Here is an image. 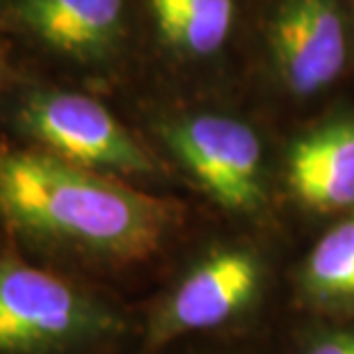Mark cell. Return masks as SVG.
I'll return each instance as SVG.
<instances>
[{
	"instance_id": "cell-13",
	"label": "cell",
	"mask_w": 354,
	"mask_h": 354,
	"mask_svg": "<svg viewBox=\"0 0 354 354\" xmlns=\"http://www.w3.org/2000/svg\"><path fill=\"white\" fill-rule=\"evenodd\" d=\"M350 7H352V17H354V0H350Z\"/></svg>"
},
{
	"instance_id": "cell-7",
	"label": "cell",
	"mask_w": 354,
	"mask_h": 354,
	"mask_svg": "<svg viewBox=\"0 0 354 354\" xmlns=\"http://www.w3.org/2000/svg\"><path fill=\"white\" fill-rule=\"evenodd\" d=\"M263 283V261L250 247H220L197 261L156 306L145 334L153 352L185 334L227 325L250 306Z\"/></svg>"
},
{
	"instance_id": "cell-4",
	"label": "cell",
	"mask_w": 354,
	"mask_h": 354,
	"mask_svg": "<svg viewBox=\"0 0 354 354\" xmlns=\"http://www.w3.org/2000/svg\"><path fill=\"white\" fill-rule=\"evenodd\" d=\"M250 37L270 82L295 103L329 94L354 66L350 0H256Z\"/></svg>"
},
{
	"instance_id": "cell-11",
	"label": "cell",
	"mask_w": 354,
	"mask_h": 354,
	"mask_svg": "<svg viewBox=\"0 0 354 354\" xmlns=\"http://www.w3.org/2000/svg\"><path fill=\"white\" fill-rule=\"evenodd\" d=\"M304 354H354V327L318 334L306 345Z\"/></svg>"
},
{
	"instance_id": "cell-10",
	"label": "cell",
	"mask_w": 354,
	"mask_h": 354,
	"mask_svg": "<svg viewBox=\"0 0 354 354\" xmlns=\"http://www.w3.org/2000/svg\"><path fill=\"white\" fill-rule=\"evenodd\" d=\"M302 290L315 304H354V210L338 220L308 252Z\"/></svg>"
},
{
	"instance_id": "cell-12",
	"label": "cell",
	"mask_w": 354,
	"mask_h": 354,
	"mask_svg": "<svg viewBox=\"0 0 354 354\" xmlns=\"http://www.w3.org/2000/svg\"><path fill=\"white\" fill-rule=\"evenodd\" d=\"M3 41V37H0ZM7 80H10V71H7V59H5V50H3V44H0V96L7 89Z\"/></svg>"
},
{
	"instance_id": "cell-6",
	"label": "cell",
	"mask_w": 354,
	"mask_h": 354,
	"mask_svg": "<svg viewBox=\"0 0 354 354\" xmlns=\"http://www.w3.org/2000/svg\"><path fill=\"white\" fill-rule=\"evenodd\" d=\"M119 331L122 318L64 277L0 263V354H59Z\"/></svg>"
},
{
	"instance_id": "cell-8",
	"label": "cell",
	"mask_w": 354,
	"mask_h": 354,
	"mask_svg": "<svg viewBox=\"0 0 354 354\" xmlns=\"http://www.w3.org/2000/svg\"><path fill=\"white\" fill-rule=\"evenodd\" d=\"M256 0H138L140 37L165 64L210 71L252 35Z\"/></svg>"
},
{
	"instance_id": "cell-5",
	"label": "cell",
	"mask_w": 354,
	"mask_h": 354,
	"mask_svg": "<svg viewBox=\"0 0 354 354\" xmlns=\"http://www.w3.org/2000/svg\"><path fill=\"white\" fill-rule=\"evenodd\" d=\"M0 37L105 78L142 46L138 0H0Z\"/></svg>"
},
{
	"instance_id": "cell-9",
	"label": "cell",
	"mask_w": 354,
	"mask_h": 354,
	"mask_svg": "<svg viewBox=\"0 0 354 354\" xmlns=\"http://www.w3.org/2000/svg\"><path fill=\"white\" fill-rule=\"evenodd\" d=\"M283 174L290 194L306 208H354V110L331 112L297 133L286 149Z\"/></svg>"
},
{
	"instance_id": "cell-3",
	"label": "cell",
	"mask_w": 354,
	"mask_h": 354,
	"mask_svg": "<svg viewBox=\"0 0 354 354\" xmlns=\"http://www.w3.org/2000/svg\"><path fill=\"white\" fill-rule=\"evenodd\" d=\"M151 131L165 153L229 213L252 215L268 201V145L238 112L210 105L162 110Z\"/></svg>"
},
{
	"instance_id": "cell-2",
	"label": "cell",
	"mask_w": 354,
	"mask_h": 354,
	"mask_svg": "<svg viewBox=\"0 0 354 354\" xmlns=\"http://www.w3.org/2000/svg\"><path fill=\"white\" fill-rule=\"evenodd\" d=\"M10 126L28 147L108 176L153 178L158 158L96 96L46 82L21 87L10 105Z\"/></svg>"
},
{
	"instance_id": "cell-1",
	"label": "cell",
	"mask_w": 354,
	"mask_h": 354,
	"mask_svg": "<svg viewBox=\"0 0 354 354\" xmlns=\"http://www.w3.org/2000/svg\"><path fill=\"white\" fill-rule=\"evenodd\" d=\"M0 222L39 250L133 263L158 252L176 203L41 149L0 145Z\"/></svg>"
}]
</instances>
